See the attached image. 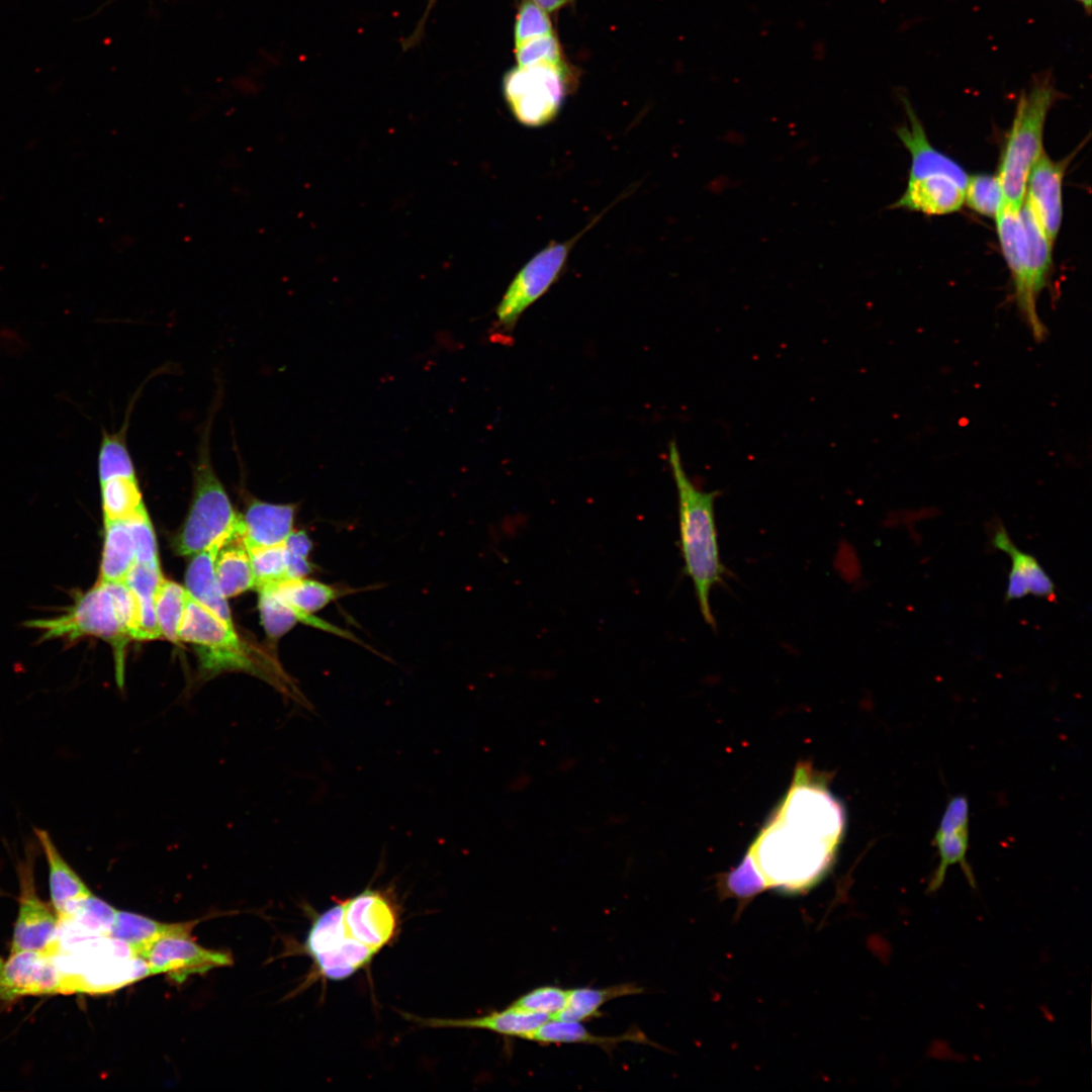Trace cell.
<instances>
[{
    "instance_id": "3957f363",
    "label": "cell",
    "mask_w": 1092,
    "mask_h": 1092,
    "mask_svg": "<svg viewBox=\"0 0 1092 1092\" xmlns=\"http://www.w3.org/2000/svg\"><path fill=\"white\" fill-rule=\"evenodd\" d=\"M1051 72L1033 77L1017 100L998 170L1003 205L1018 211L1023 203L1031 168L1043 152L1042 139L1050 109L1061 98Z\"/></svg>"
},
{
    "instance_id": "836d02e7",
    "label": "cell",
    "mask_w": 1092,
    "mask_h": 1092,
    "mask_svg": "<svg viewBox=\"0 0 1092 1092\" xmlns=\"http://www.w3.org/2000/svg\"><path fill=\"white\" fill-rule=\"evenodd\" d=\"M255 577V587L288 579L285 544L246 547Z\"/></svg>"
},
{
    "instance_id": "ee69618b",
    "label": "cell",
    "mask_w": 1092,
    "mask_h": 1092,
    "mask_svg": "<svg viewBox=\"0 0 1092 1092\" xmlns=\"http://www.w3.org/2000/svg\"><path fill=\"white\" fill-rule=\"evenodd\" d=\"M625 820H626V817L623 816V815H613L608 819L610 825H615V824L619 825V824L624 823Z\"/></svg>"
},
{
    "instance_id": "ffe728a7",
    "label": "cell",
    "mask_w": 1092,
    "mask_h": 1092,
    "mask_svg": "<svg viewBox=\"0 0 1092 1092\" xmlns=\"http://www.w3.org/2000/svg\"><path fill=\"white\" fill-rule=\"evenodd\" d=\"M993 545L1006 552L1012 563L1009 573L1006 599H1021L1027 595L1051 598L1055 594V584L1035 557L1019 550L1010 540L1003 527H999L992 539Z\"/></svg>"
},
{
    "instance_id": "f6af8a7d",
    "label": "cell",
    "mask_w": 1092,
    "mask_h": 1092,
    "mask_svg": "<svg viewBox=\"0 0 1092 1092\" xmlns=\"http://www.w3.org/2000/svg\"><path fill=\"white\" fill-rule=\"evenodd\" d=\"M1075 1H1077L1083 7L1085 13L1088 16L1091 14L1092 0H1075Z\"/></svg>"
},
{
    "instance_id": "603a6c76",
    "label": "cell",
    "mask_w": 1092,
    "mask_h": 1092,
    "mask_svg": "<svg viewBox=\"0 0 1092 1092\" xmlns=\"http://www.w3.org/2000/svg\"><path fill=\"white\" fill-rule=\"evenodd\" d=\"M296 505H277L253 500L243 519L245 547L283 543L293 531Z\"/></svg>"
},
{
    "instance_id": "4dcf8cb0",
    "label": "cell",
    "mask_w": 1092,
    "mask_h": 1092,
    "mask_svg": "<svg viewBox=\"0 0 1092 1092\" xmlns=\"http://www.w3.org/2000/svg\"><path fill=\"white\" fill-rule=\"evenodd\" d=\"M1019 217L1023 229L1025 250L1032 281L1039 293L1045 286L1051 272L1053 244L1044 235L1024 200L1019 209Z\"/></svg>"
},
{
    "instance_id": "d6a6232c",
    "label": "cell",
    "mask_w": 1092,
    "mask_h": 1092,
    "mask_svg": "<svg viewBox=\"0 0 1092 1092\" xmlns=\"http://www.w3.org/2000/svg\"><path fill=\"white\" fill-rule=\"evenodd\" d=\"M187 590L174 581L163 577L156 597L155 611L158 625L163 637L172 642L179 641V628L184 615Z\"/></svg>"
},
{
    "instance_id": "9c48e42d",
    "label": "cell",
    "mask_w": 1092,
    "mask_h": 1092,
    "mask_svg": "<svg viewBox=\"0 0 1092 1092\" xmlns=\"http://www.w3.org/2000/svg\"><path fill=\"white\" fill-rule=\"evenodd\" d=\"M34 848L17 866L20 894L10 952L34 950L56 956L60 948L59 919L37 895L34 885Z\"/></svg>"
},
{
    "instance_id": "60d3db41",
    "label": "cell",
    "mask_w": 1092,
    "mask_h": 1092,
    "mask_svg": "<svg viewBox=\"0 0 1092 1092\" xmlns=\"http://www.w3.org/2000/svg\"><path fill=\"white\" fill-rule=\"evenodd\" d=\"M532 782V777L527 772H520L511 783V790L515 792H522L526 790Z\"/></svg>"
},
{
    "instance_id": "2e32d148",
    "label": "cell",
    "mask_w": 1092,
    "mask_h": 1092,
    "mask_svg": "<svg viewBox=\"0 0 1092 1092\" xmlns=\"http://www.w3.org/2000/svg\"><path fill=\"white\" fill-rule=\"evenodd\" d=\"M902 101L909 125L899 127L897 134L911 155L909 179L945 175L966 187L969 179L967 172L956 161L934 149L909 101L905 97Z\"/></svg>"
},
{
    "instance_id": "f1b7e54d",
    "label": "cell",
    "mask_w": 1092,
    "mask_h": 1092,
    "mask_svg": "<svg viewBox=\"0 0 1092 1092\" xmlns=\"http://www.w3.org/2000/svg\"><path fill=\"white\" fill-rule=\"evenodd\" d=\"M225 545L216 556L214 571L218 587L222 596L228 599L254 588L255 577L249 553L242 538L235 546L225 548Z\"/></svg>"
},
{
    "instance_id": "44dd1931",
    "label": "cell",
    "mask_w": 1092,
    "mask_h": 1092,
    "mask_svg": "<svg viewBox=\"0 0 1092 1092\" xmlns=\"http://www.w3.org/2000/svg\"><path fill=\"white\" fill-rule=\"evenodd\" d=\"M237 537L240 536L220 537L204 550L194 554L185 575L186 590L230 625L234 624L226 599L216 581L214 563L219 550Z\"/></svg>"
},
{
    "instance_id": "f35d334b",
    "label": "cell",
    "mask_w": 1092,
    "mask_h": 1092,
    "mask_svg": "<svg viewBox=\"0 0 1092 1092\" xmlns=\"http://www.w3.org/2000/svg\"><path fill=\"white\" fill-rule=\"evenodd\" d=\"M126 522L134 544L135 562L160 567L156 537L147 509Z\"/></svg>"
},
{
    "instance_id": "6da1fadb",
    "label": "cell",
    "mask_w": 1092,
    "mask_h": 1092,
    "mask_svg": "<svg viewBox=\"0 0 1092 1092\" xmlns=\"http://www.w3.org/2000/svg\"><path fill=\"white\" fill-rule=\"evenodd\" d=\"M139 607L133 593L124 581H97L62 614L32 619L25 626L39 632L40 640L74 642L83 637H97L113 649L115 676L123 686L125 647L135 639Z\"/></svg>"
},
{
    "instance_id": "d4e9b609",
    "label": "cell",
    "mask_w": 1092,
    "mask_h": 1092,
    "mask_svg": "<svg viewBox=\"0 0 1092 1092\" xmlns=\"http://www.w3.org/2000/svg\"><path fill=\"white\" fill-rule=\"evenodd\" d=\"M196 922L162 923L140 914L117 911L110 936L127 943L143 959L159 939L169 935H190Z\"/></svg>"
},
{
    "instance_id": "ba28073f",
    "label": "cell",
    "mask_w": 1092,
    "mask_h": 1092,
    "mask_svg": "<svg viewBox=\"0 0 1092 1092\" xmlns=\"http://www.w3.org/2000/svg\"><path fill=\"white\" fill-rule=\"evenodd\" d=\"M178 637L179 641L201 646L199 656L205 670H255L251 650L240 640L234 625L225 623L189 593Z\"/></svg>"
},
{
    "instance_id": "d6986e66",
    "label": "cell",
    "mask_w": 1092,
    "mask_h": 1092,
    "mask_svg": "<svg viewBox=\"0 0 1092 1092\" xmlns=\"http://www.w3.org/2000/svg\"><path fill=\"white\" fill-rule=\"evenodd\" d=\"M404 1016L420 1025L432 1028L484 1029L520 1038H524L526 1034L551 1019L548 1015L526 1012L511 1005L500 1011L469 1018H420L407 1014Z\"/></svg>"
},
{
    "instance_id": "8fae6325",
    "label": "cell",
    "mask_w": 1092,
    "mask_h": 1092,
    "mask_svg": "<svg viewBox=\"0 0 1092 1092\" xmlns=\"http://www.w3.org/2000/svg\"><path fill=\"white\" fill-rule=\"evenodd\" d=\"M68 994L67 978L55 956L41 951L10 952L0 958V999L14 1000L23 996Z\"/></svg>"
},
{
    "instance_id": "4316f807",
    "label": "cell",
    "mask_w": 1092,
    "mask_h": 1092,
    "mask_svg": "<svg viewBox=\"0 0 1092 1092\" xmlns=\"http://www.w3.org/2000/svg\"><path fill=\"white\" fill-rule=\"evenodd\" d=\"M644 989L635 983H622L606 988L580 987L568 989L564 1008L552 1019L581 1022L600 1016V1009L607 1002L630 995H638Z\"/></svg>"
},
{
    "instance_id": "7402d4cb",
    "label": "cell",
    "mask_w": 1092,
    "mask_h": 1092,
    "mask_svg": "<svg viewBox=\"0 0 1092 1092\" xmlns=\"http://www.w3.org/2000/svg\"><path fill=\"white\" fill-rule=\"evenodd\" d=\"M262 625L269 637L277 639L287 633L296 623L343 637L363 645L352 633L325 620L299 610L285 601L270 584L257 588Z\"/></svg>"
},
{
    "instance_id": "7bdbcfd3",
    "label": "cell",
    "mask_w": 1092,
    "mask_h": 1092,
    "mask_svg": "<svg viewBox=\"0 0 1092 1092\" xmlns=\"http://www.w3.org/2000/svg\"><path fill=\"white\" fill-rule=\"evenodd\" d=\"M576 762H577V760L574 757H570V756L565 757V758L560 760V762L558 764V769L561 772H567L576 765Z\"/></svg>"
},
{
    "instance_id": "e0dca14e",
    "label": "cell",
    "mask_w": 1092,
    "mask_h": 1092,
    "mask_svg": "<svg viewBox=\"0 0 1092 1092\" xmlns=\"http://www.w3.org/2000/svg\"><path fill=\"white\" fill-rule=\"evenodd\" d=\"M34 834L48 862L52 905L61 922L67 919L78 904L92 893L61 854L50 833L43 829L34 828Z\"/></svg>"
},
{
    "instance_id": "4fadbf2b",
    "label": "cell",
    "mask_w": 1092,
    "mask_h": 1092,
    "mask_svg": "<svg viewBox=\"0 0 1092 1092\" xmlns=\"http://www.w3.org/2000/svg\"><path fill=\"white\" fill-rule=\"evenodd\" d=\"M149 975L166 974L180 984L189 976L233 964L230 953L198 945L190 935H169L157 940L143 956Z\"/></svg>"
},
{
    "instance_id": "f546056e",
    "label": "cell",
    "mask_w": 1092,
    "mask_h": 1092,
    "mask_svg": "<svg viewBox=\"0 0 1092 1092\" xmlns=\"http://www.w3.org/2000/svg\"><path fill=\"white\" fill-rule=\"evenodd\" d=\"M99 483L104 520L128 521L146 509L136 476H116Z\"/></svg>"
},
{
    "instance_id": "277c9868",
    "label": "cell",
    "mask_w": 1092,
    "mask_h": 1092,
    "mask_svg": "<svg viewBox=\"0 0 1092 1092\" xmlns=\"http://www.w3.org/2000/svg\"><path fill=\"white\" fill-rule=\"evenodd\" d=\"M211 418L207 420L193 467V498L187 520L176 539L180 555H194L220 537H243L242 517L234 511L226 491L218 479L210 458Z\"/></svg>"
},
{
    "instance_id": "7c38bea8",
    "label": "cell",
    "mask_w": 1092,
    "mask_h": 1092,
    "mask_svg": "<svg viewBox=\"0 0 1092 1092\" xmlns=\"http://www.w3.org/2000/svg\"><path fill=\"white\" fill-rule=\"evenodd\" d=\"M341 901L344 923L358 942L378 953L395 939L399 915L387 892L366 889Z\"/></svg>"
},
{
    "instance_id": "5bb4252c",
    "label": "cell",
    "mask_w": 1092,
    "mask_h": 1092,
    "mask_svg": "<svg viewBox=\"0 0 1092 1092\" xmlns=\"http://www.w3.org/2000/svg\"><path fill=\"white\" fill-rule=\"evenodd\" d=\"M969 815V801L964 795L949 799L932 840L937 848L939 862L928 880L927 894L936 893L941 888L948 868L954 864L961 867L969 885L976 889V879L967 859Z\"/></svg>"
},
{
    "instance_id": "cb8c5ba5",
    "label": "cell",
    "mask_w": 1092,
    "mask_h": 1092,
    "mask_svg": "<svg viewBox=\"0 0 1092 1092\" xmlns=\"http://www.w3.org/2000/svg\"><path fill=\"white\" fill-rule=\"evenodd\" d=\"M523 1039L532 1040L540 1044H592L603 1049L607 1053H611L615 1046L624 1041L658 1046L638 1027H631L623 1034L604 1036L590 1033L580 1022L563 1021L552 1018L526 1034Z\"/></svg>"
},
{
    "instance_id": "52a82bcc",
    "label": "cell",
    "mask_w": 1092,
    "mask_h": 1092,
    "mask_svg": "<svg viewBox=\"0 0 1092 1092\" xmlns=\"http://www.w3.org/2000/svg\"><path fill=\"white\" fill-rule=\"evenodd\" d=\"M304 949L324 979L343 981L366 968L377 954L349 933L342 901L317 914L308 930Z\"/></svg>"
},
{
    "instance_id": "83f0119b",
    "label": "cell",
    "mask_w": 1092,
    "mask_h": 1092,
    "mask_svg": "<svg viewBox=\"0 0 1092 1092\" xmlns=\"http://www.w3.org/2000/svg\"><path fill=\"white\" fill-rule=\"evenodd\" d=\"M270 585L296 610L308 614H313L333 601L356 592L355 588L328 584L306 577L288 578Z\"/></svg>"
},
{
    "instance_id": "8992f818",
    "label": "cell",
    "mask_w": 1092,
    "mask_h": 1092,
    "mask_svg": "<svg viewBox=\"0 0 1092 1092\" xmlns=\"http://www.w3.org/2000/svg\"><path fill=\"white\" fill-rule=\"evenodd\" d=\"M607 210L596 216L570 239L563 242H549L518 271L495 310L497 324L502 328L513 329L523 312L558 280L574 245Z\"/></svg>"
},
{
    "instance_id": "74e56055",
    "label": "cell",
    "mask_w": 1092,
    "mask_h": 1092,
    "mask_svg": "<svg viewBox=\"0 0 1092 1092\" xmlns=\"http://www.w3.org/2000/svg\"><path fill=\"white\" fill-rule=\"evenodd\" d=\"M516 60L519 67L563 64L559 41L553 34L533 38L516 46Z\"/></svg>"
},
{
    "instance_id": "8d00e7d4",
    "label": "cell",
    "mask_w": 1092,
    "mask_h": 1092,
    "mask_svg": "<svg viewBox=\"0 0 1092 1092\" xmlns=\"http://www.w3.org/2000/svg\"><path fill=\"white\" fill-rule=\"evenodd\" d=\"M552 24L545 10L532 0H523L515 25V46L552 33Z\"/></svg>"
},
{
    "instance_id": "484cf974",
    "label": "cell",
    "mask_w": 1092,
    "mask_h": 1092,
    "mask_svg": "<svg viewBox=\"0 0 1092 1092\" xmlns=\"http://www.w3.org/2000/svg\"><path fill=\"white\" fill-rule=\"evenodd\" d=\"M105 539L97 581H124L136 561L132 536L126 521L104 520Z\"/></svg>"
},
{
    "instance_id": "b9f144b4",
    "label": "cell",
    "mask_w": 1092,
    "mask_h": 1092,
    "mask_svg": "<svg viewBox=\"0 0 1092 1092\" xmlns=\"http://www.w3.org/2000/svg\"><path fill=\"white\" fill-rule=\"evenodd\" d=\"M545 11H555L565 5L569 0H532Z\"/></svg>"
},
{
    "instance_id": "1f68e13d",
    "label": "cell",
    "mask_w": 1092,
    "mask_h": 1092,
    "mask_svg": "<svg viewBox=\"0 0 1092 1092\" xmlns=\"http://www.w3.org/2000/svg\"><path fill=\"white\" fill-rule=\"evenodd\" d=\"M128 416L117 431L102 430L97 456L99 482L116 476H136L126 440Z\"/></svg>"
},
{
    "instance_id": "e575fe53",
    "label": "cell",
    "mask_w": 1092,
    "mask_h": 1092,
    "mask_svg": "<svg viewBox=\"0 0 1092 1092\" xmlns=\"http://www.w3.org/2000/svg\"><path fill=\"white\" fill-rule=\"evenodd\" d=\"M965 202L974 211L995 217L1003 205V193L997 175L977 174L969 177Z\"/></svg>"
},
{
    "instance_id": "30bf717a",
    "label": "cell",
    "mask_w": 1092,
    "mask_h": 1092,
    "mask_svg": "<svg viewBox=\"0 0 1092 1092\" xmlns=\"http://www.w3.org/2000/svg\"><path fill=\"white\" fill-rule=\"evenodd\" d=\"M995 219L1002 253L1013 281L1017 307L1033 338L1036 341H1042L1046 335V329L1036 310L1039 293L1033 284L1029 269L1019 210L1002 205Z\"/></svg>"
},
{
    "instance_id": "ab89813d",
    "label": "cell",
    "mask_w": 1092,
    "mask_h": 1092,
    "mask_svg": "<svg viewBox=\"0 0 1092 1092\" xmlns=\"http://www.w3.org/2000/svg\"><path fill=\"white\" fill-rule=\"evenodd\" d=\"M437 0H428V5L426 6V10L422 16L421 21L418 23L416 29L414 30V33L405 40V48L412 47L420 40L424 31V26L428 19V15L430 14Z\"/></svg>"
},
{
    "instance_id": "9a60e30c",
    "label": "cell",
    "mask_w": 1092,
    "mask_h": 1092,
    "mask_svg": "<svg viewBox=\"0 0 1092 1092\" xmlns=\"http://www.w3.org/2000/svg\"><path fill=\"white\" fill-rule=\"evenodd\" d=\"M1074 156L1075 152L1061 161H1054L1043 151L1026 182L1024 201L1053 245L1063 217V180Z\"/></svg>"
},
{
    "instance_id": "7a4b0ae2",
    "label": "cell",
    "mask_w": 1092,
    "mask_h": 1092,
    "mask_svg": "<svg viewBox=\"0 0 1092 1092\" xmlns=\"http://www.w3.org/2000/svg\"><path fill=\"white\" fill-rule=\"evenodd\" d=\"M668 461L678 505L679 550L684 569L692 581L699 609L713 629L712 589L723 582L726 568L720 557L715 519L718 491H706L687 474L675 442L668 445Z\"/></svg>"
},
{
    "instance_id": "ac0fdd59",
    "label": "cell",
    "mask_w": 1092,
    "mask_h": 1092,
    "mask_svg": "<svg viewBox=\"0 0 1092 1092\" xmlns=\"http://www.w3.org/2000/svg\"><path fill=\"white\" fill-rule=\"evenodd\" d=\"M966 187L945 175L909 179L903 195L891 208H904L926 214H947L965 202Z\"/></svg>"
},
{
    "instance_id": "d590c367",
    "label": "cell",
    "mask_w": 1092,
    "mask_h": 1092,
    "mask_svg": "<svg viewBox=\"0 0 1092 1092\" xmlns=\"http://www.w3.org/2000/svg\"><path fill=\"white\" fill-rule=\"evenodd\" d=\"M567 996L568 989L558 986H540L517 998L511 1006L554 1018L564 1008Z\"/></svg>"
},
{
    "instance_id": "5b68a950",
    "label": "cell",
    "mask_w": 1092,
    "mask_h": 1092,
    "mask_svg": "<svg viewBox=\"0 0 1092 1092\" xmlns=\"http://www.w3.org/2000/svg\"><path fill=\"white\" fill-rule=\"evenodd\" d=\"M570 84V72L564 63L517 66L505 74L503 94L520 124L541 127L555 120Z\"/></svg>"
}]
</instances>
